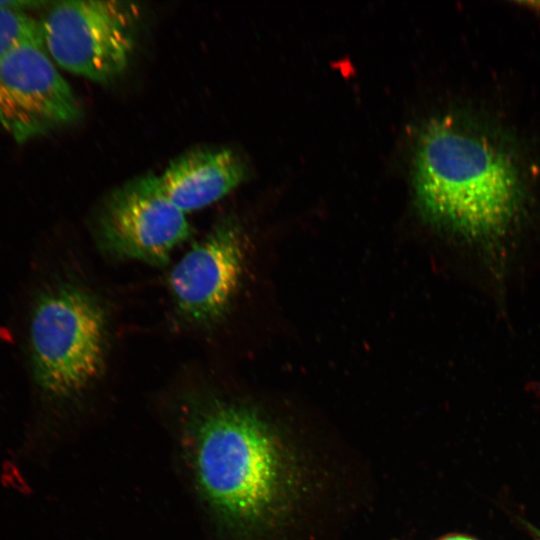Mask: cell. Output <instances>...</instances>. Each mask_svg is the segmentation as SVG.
<instances>
[{
  "label": "cell",
  "mask_w": 540,
  "mask_h": 540,
  "mask_svg": "<svg viewBox=\"0 0 540 540\" xmlns=\"http://www.w3.org/2000/svg\"><path fill=\"white\" fill-rule=\"evenodd\" d=\"M519 3L540 12V1H523Z\"/></svg>",
  "instance_id": "10"
},
{
  "label": "cell",
  "mask_w": 540,
  "mask_h": 540,
  "mask_svg": "<svg viewBox=\"0 0 540 540\" xmlns=\"http://www.w3.org/2000/svg\"><path fill=\"white\" fill-rule=\"evenodd\" d=\"M139 9L129 2L60 1L40 20L44 48L63 69L98 83L119 77L132 58Z\"/></svg>",
  "instance_id": "4"
},
{
  "label": "cell",
  "mask_w": 540,
  "mask_h": 540,
  "mask_svg": "<svg viewBox=\"0 0 540 540\" xmlns=\"http://www.w3.org/2000/svg\"><path fill=\"white\" fill-rule=\"evenodd\" d=\"M81 106L42 43H24L0 61V126L24 143L76 122Z\"/></svg>",
  "instance_id": "6"
},
{
  "label": "cell",
  "mask_w": 540,
  "mask_h": 540,
  "mask_svg": "<svg viewBox=\"0 0 540 540\" xmlns=\"http://www.w3.org/2000/svg\"><path fill=\"white\" fill-rule=\"evenodd\" d=\"M24 43H42L40 21L25 11L0 7V61Z\"/></svg>",
  "instance_id": "9"
},
{
  "label": "cell",
  "mask_w": 540,
  "mask_h": 540,
  "mask_svg": "<svg viewBox=\"0 0 540 540\" xmlns=\"http://www.w3.org/2000/svg\"><path fill=\"white\" fill-rule=\"evenodd\" d=\"M530 529L533 533V536L536 538V540H540V530L536 529L535 527H531Z\"/></svg>",
  "instance_id": "12"
},
{
  "label": "cell",
  "mask_w": 540,
  "mask_h": 540,
  "mask_svg": "<svg viewBox=\"0 0 540 540\" xmlns=\"http://www.w3.org/2000/svg\"><path fill=\"white\" fill-rule=\"evenodd\" d=\"M245 248L239 226L226 218L183 255L168 278L174 307L182 319L211 326L223 318L240 284Z\"/></svg>",
  "instance_id": "7"
},
{
  "label": "cell",
  "mask_w": 540,
  "mask_h": 540,
  "mask_svg": "<svg viewBox=\"0 0 540 540\" xmlns=\"http://www.w3.org/2000/svg\"><path fill=\"white\" fill-rule=\"evenodd\" d=\"M35 376L48 394L74 398L89 390L105 369L108 321L89 290L66 284L43 295L30 324Z\"/></svg>",
  "instance_id": "3"
},
{
  "label": "cell",
  "mask_w": 540,
  "mask_h": 540,
  "mask_svg": "<svg viewBox=\"0 0 540 540\" xmlns=\"http://www.w3.org/2000/svg\"><path fill=\"white\" fill-rule=\"evenodd\" d=\"M186 215L166 197L158 175L148 173L108 194L96 217L95 235L114 258L161 266L191 235Z\"/></svg>",
  "instance_id": "5"
},
{
  "label": "cell",
  "mask_w": 540,
  "mask_h": 540,
  "mask_svg": "<svg viewBox=\"0 0 540 540\" xmlns=\"http://www.w3.org/2000/svg\"><path fill=\"white\" fill-rule=\"evenodd\" d=\"M441 540H474V539L466 537V536L453 535V536L445 537Z\"/></svg>",
  "instance_id": "11"
},
{
  "label": "cell",
  "mask_w": 540,
  "mask_h": 540,
  "mask_svg": "<svg viewBox=\"0 0 540 540\" xmlns=\"http://www.w3.org/2000/svg\"><path fill=\"white\" fill-rule=\"evenodd\" d=\"M246 177V167L229 148L203 147L172 160L158 175L166 197L184 213L203 209L225 197Z\"/></svg>",
  "instance_id": "8"
},
{
  "label": "cell",
  "mask_w": 540,
  "mask_h": 540,
  "mask_svg": "<svg viewBox=\"0 0 540 540\" xmlns=\"http://www.w3.org/2000/svg\"><path fill=\"white\" fill-rule=\"evenodd\" d=\"M413 183L427 218L476 256V271L496 290L511 283L525 251L528 200L515 155L489 131L453 117L420 135Z\"/></svg>",
  "instance_id": "1"
},
{
  "label": "cell",
  "mask_w": 540,
  "mask_h": 540,
  "mask_svg": "<svg viewBox=\"0 0 540 540\" xmlns=\"http://www.w3.org/2000/svg\"><path fill=\"white\" fill-rule=\"evenodd\" d=\"M170 421L181 479L208 540H249L284 496L282 449L252 408L218 393L186 396Z\"/></svg>",
  "instance_id": "2"
}]
</instances>
